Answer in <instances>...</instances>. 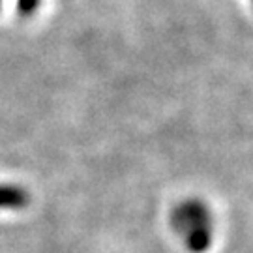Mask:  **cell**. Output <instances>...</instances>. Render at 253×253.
Returning a JSON list of instances; mask_svg holds the SVG:
<instances>
[{
    "instance_id": "6da1fadb",
    "label": "cell",
    "mask_w": 253,
    "mask_h": 253,
    "mask_svg": "<svg viewBox=\"0 0 253 253\" xmlns=\"http://www.w3.org/2000/svg\"><path fill=\"white\" fill-rule=\"evenodd\" d=\"M23 201V193L15 188H6V186H0V207L11 208L13 205L19 207Z\"/></svg>"
}]
</instances>
